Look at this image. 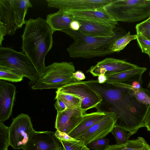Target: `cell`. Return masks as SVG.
Instances as JSON below:
<instances>
[{
	"label": "cell",
	"instance_id": "obj_1",
	"mask_svg": "<svg viewBox=\"0 0 150 150\" xmlns=\"http://www.w3.org/2000/svg\"><path fill=\"white\" fill-rule=\"evenodd\" d=\"M85 82L102 98L101 101L96 107L97 112L115 113L118 117L117 126H127L139 117L143 105L134 96L131 85L107 82L100 84L94 80Z\"/></svg>",
	"mask_w": 150,
	"mask_h": 150
},
{
	"label": "cell",
	"instance_id": "obj_2",
	"mask_svg": "<svg viewBox=\"0 0 150 150\" xmlns=\"http://www.w3.org/2000/svg\"><path fill=\"white\" fill-rule=\"evenodd\" d=\"M21 36L22 51L35 68L40 78L46 68L45 57L53 43L52 30L46 20L40 18L26 21Z\"/></svg>",
	"mask_w": 150,
	"mask_h": 150
},
{
	"label": "cell",
	"instance_id": "obj_3",
	"mask_svg": "<svg viewBox=\"0 0 150 150\" xmlns=\"http://www.w3.org/2000/svg\"><path fill=\"white\" fill-rule=\"evenodd\" d=\"M74 40L67 48L69 57L73 58L88 59L104 57L114 52L110 49V44L127 33L117 27L116 35L112 37H96L86 35L79 31L68 29L62 30Z\"/></svg>",
	"mask_w": 150,
	"mask_h": 150
},
{
	"label": "cell",
	"instance_id": "obj_4",
	"mask_svg": "<svg viewBox=\"0 0 150 150\" xmlns=\"http://www.w3.org/2000/svg\"><path fill=\"white\" fill-rule=\"evenodd\" d=\"M105 8L117 22H137L150 16V0H114Z\"/></svg>",
	"mask_w": 150,
	"mask_h": 150
},
{
	"label": "cell",
	"instance_id": "obj_5",
	"mask_svg": "<svg viewBox=\"0 0 150 150\" xmlns=\"http://www.w3.org/2000/svg\"><path fill=\"white\" fill-rule=\"evenodd\" d=\"M75 72L73 63L55 62L46 67L42 76L31 88L34 90L58 89L66 85L78 82L73 76Z\"/></svg>",
	"mask_w": 150,
	"mask_h": 150
},
{
	"label": "cell",
	"instance_id": "obj_6",
	"mask_svg": "<svg viewBox=\"0 0 150 150\" xmlns=\"http://www.w3.org/2000/svg\"><path fill=\"white\" fill-rule=\"evenodd\" d=\"M0 66L11 70L30 80L29 85H35L40 79L35 68L23 52L11 47H0Z\"/></svg>",
	"mask_w": 150,
	"mask_h": 150
},
{
	"label": "cell",
	"instance_id": "obj_7",
	"mask_svg": "<svg viewBox=\"0 0 150 150\" xmlns=\"http://www.w3.org/2000/svg\"><path fill=\"white\" fill-rule=\"evenodd\" d=\"M8 128L9 145L15 149H24L35 130L30 117L23 113L13 119Z\"/></svg>",
	"mask_w": 150,
	"mask_h": 150
},
{
	"label": "cell",
	"instance_id": "obj_8",
	"mask_svg": "<svg viewBox=\"0 0 150 150\" xmlns=\"http://www.w3.org/2000/svg\"><path fill=\"white\" fill-rule=\"evenodd\" d=\"M57 91L76 96L82 100L81 108L84 114L87 110L95 108L102 100L100 94L90 87L85 81H79L57 89Z\"/></svg>",
	"mask_w": 150,
	"mask_h": 150
},
{
	"label": "cell",
	"instance_id": "obj_9",
	"mask_svg": "<svg viewBox=\"0 0 150 150\" xmlns=\"http://www.w3.org/2000/svg\"><path fill=\"white\" fill-rule=\"evenodd\" d=\"M117 120L118 117L115 113L108 112L105 117L76 139L83 141L87 145L94 140L104 138L111 133Z\"/></svg>",
	"mask_w": 150,
	"mask_h": 150
},
{
	"label": "cell",
	"instance_id": "obj_10",
	"mask_svg": "<svg viewBox=\"0 0 150 150\" xmlns=\"http://www.w3.org/2000/svg\"><path fill=\"white\" fill-rule=\"evenodd\" d=\"M55 133L34 130L23 150H62V144Z\"/></svg>",
	"mask_w": 150,
	"mask_h": 150
},
{
	"label": "cell",
	"instance_id": "obj_11",
	"mask_svg": "<svg viewBox=\"0 0 150 150\" xmlns=\"http://www.w3.org/2000/svg\"><path fill=\"white\" fill-rule=\"evenodd\" d=\"M139 67L124 60L112 57L106 58L91 66L87 71L94 76L104 74L106 76L132 69Z\"/></svg>",
	"mask_w": 150,
	"mask_h": 150
},
{
	"label": "cell",
	"instance_id": "obj_12",
	"mask_svg": "<svg viewBox=\"0 0 150 150\" xmlns=\"http://www.w3.org/2000/svg\"><path fill=\"white\" fill-rule=\"evenodd\" d=\"M83 115V110L77 107L68 108L57 112L55 127L56 130L68 134L80 122Z\"/></svg>",
	"mask_w": 150,
	"mask_h": 150
},
{
	"label": "cell",
	"instance_id": "obj_13",
	"mask_svg": "<svg viewBox=\"0 0 150 150\" xmlns=\"http://www.w3.org/2000/svg\"><path fill=\"white\" fill-rule=\"evenodd\" d=\"M114 0H46L49 7L82 10L103 7Z\"/></svg>",
	"mask_w": 150,
	"mask_h": 150
},
{
	"label": "cell",
	"instance_id": "obj_14",
	"mask_svg": "<svg viewBox=\"0 0 150 150\" xmlns=\"http://www.w3.org/2000/svg\"><path fill=\"white\" fill-rule=\"evenodd\" d=\"M16 93L14 85L0 80V122L8 120L12 115Z\"/></svg>",
	"mask_w": 150,
	"mask_h": 150
},
{
	"label": "cell",
	"instance_id": "obj_15",
	"mask_svg": "<svg viewBox=\"0 0 150 150\" xmlns=\"http://www.w3.org/2000/svg\"><path fill=\"white\" fill-rule=\"evenodd\" d=\"M64 10L74 19L100 22L115 28L118 25V22L113 19L107 12L105 7L82 10Z\"/></svg>",
	"mask_w": 150,
	"mask_h": 150
},
{
	"label": "cell",
	"instance_id": "obj_16",
	"mask_svg": "<svg viewBox=\"0 0 150 150\" xmlns=\"http://www.w3.org/2000/svg\"><path fill=\"white\" fill-rule=\"evenodd\" d=\"M80 23L78 30L86 35L102 37H112L116 35V29L108 24L97 22L75 19Z\"/></svg>",
	"mask_w": 150,
	"mask_h": 150
},
{
	"label": "cell",
	"instance_id": "obj_17",
	"mask_svg": "<svg viewBox=\"0 0 150 150\" xmlns=\"http://www.w3.org/2000/svg\"><path fill=\"white\" fill-rule=\"evenodd\" d=\"M147 70L145 67H138L118 73L107 76L108 83H123L131 85L134 82L142 84V77Z\"/></svg>",
	"mask_w": 150,
	"mask_h": 150
},
{
	"label": "cell",
	"instance_id": "obj_18",
	"mask_svg": "<svg viewBox=\"0 0 150 150\" xmlns=\"http://www.w3.org/2000/svg\"><path fill=\"white\" fill-rule=\"evenodd\" d=\"M0 22L6 27L7 35L15 33L17 29L12 0H0Z\"/></svg>",
	"mask_w": 150,
	"mask_h": 150
},
{
	"label": "cell",
	"instance_id": "obj_19",
	"mask_svg": "<svg viewBox=\"0 0 150 150\" xmlns=\"http://www.w3.org/2000/svg\"><path fill=\"white\" fill-rule=\"evenodd\" d=\"M73 17L64 9H59L57 12L47 15L46 21L52 33L70 28V24L74 20Z\"/></svg>",
	"mask_w": 150,
	"mask_h": 150
},
{
	"label": "cell",
	"instance_id": "obj_20",
	"mask_svg": "<svg viewBox=\"0 0 150 150\" xmlns=\"http://www.w3.org/2000/svg\"><path fill=\"white\" fill-rule=\"evenodd\" d=\"M108 113L98 112L84 114L80 122L68 134L76 139L108 114Z\"/></svg>",
	"mask_w": 150,
	"mask_h": 150
},
{
	"label": "cell",
	"instance_id": "obj_21",
	"mask_svg": "<svg viewBox=\"0 0 150 150\" xmlns=\"http://www.w3.org/2000/svg\"><path fill=\"white\" fill-rule=\"evenodd\" d=\"M17 29L21 28L26 21L25 17L29 8L33 7L29 0H12Z\"/></svg>",
	"mask_w": 150,
	"mask_h": 150
},
{
	"label": "cell",
	"instance_id": "obj_22",
	"mask_svg": "<svg viewBox=\"0 0 150 150\" xmlns=\"http://www.w3.org/2000/svg\"><path fill=\"white\" fill-rule=\"evenodd\" d=\"M104 150H150V146L143 137H139L124 144L108 145Z\"/></svg>",
	"mask_w": 150,
	"mask_h": 150
},
{
	"label": "cell",
	"instance_id": "obj_23",
	"mask_svg": "<svg viewBox=\"0 0 150 150\" xmlns=\"http://www.w3.org/2000/svg\"><path fill=\"white\" fill-rule=\"evenodd\" d=\"M137 34L132 35L130 32L116 39L111 43L110 49L114 53L123 50L132 40L137 39Z\"/></svg>",
	"mask_w": 150,
	"mask_h": 150
},
{
	"label": "cell",
	"instance_id": "obj_24",
	"mask_svg": "<svg viewBox=\"0 0 150 150\" xmlns=\"http://www.w3.org/2000/svg\"><path fill=\"white\" fill-rule=\"evenodd\" d=\"M56 93L55 100L58 99L61 100L66 105L67 108L74 107H81L82 100L78 96L57 91Z\"/></svg>",
	"mask_w": 150,
	"mask_h": 150
},
{
	"label": "cell",
	"instance_id": "obj_25",
	"mask_svg": "<svg viewBox=\"0 0 150 150\" xmlns=\"http://www.w3.org/2000/svg\"><path fill=\"white\" fill-rule=\"evenodd\" d=\"M23 76L8 68L0 66V79L12 82L21 81Z\"/></svg>",
	"mask_w": 150,
	"mask_h": 150
},
{
	"label": "cell",
	"instance_id": "obj_26",
	"mask_svg": "<svg viewBox=\"0 0 150 150\" xmlns=\"http://www.w3.org/2000/svg\"><path fill=\"white\" fill-rule=\"evenodd\" d=\"M62 147V150H90L83 141L68 142L59 140Z\"/></svg>",
	"mask_w": 150,
	"mask_h": 150
},
{
	"label": "cell",
	"instance_id": "obj_27",
	"mask_svg": "<svg viewBox=\"0 0 150 150\" xmlns=\"http://www.w3.org/2000/svg\"><path fill=\"white\" fill-rule=\"evenodd\" d=\"M9 146L8 127L0 122V150H7Z\"/></svg>",
	"mask_w": 150,
	"mask_h": 150
},
{
	"label": "cell",
	"instance_id": "obj_28",
	"mask_svg": "<svg viewBox=\"0 0 150 150\" xmlns=\"http://www.w3.org/2000/svg\"><path fill=\"white\" fill-rule=\"evenodd\" d=\"M114 137L117 145L125 144L129 138L127 131L117 127L115 126L111 132Z\"/></svg>",
	"mask_w": 150,
	"mask_h": 150
},
{
	"label": "cell",
	"instance_id": "obj_29",
	"mask_svg": "<svg viewBox=\"0 0 150 150\" xmlns=\"http://www.w3.org/2000/svg\"><path fill=\"white\" fill-rule=\"evenodd\" d=\"M133 91V94L138 101L146 105H150V91L142 87Z\"/></svg>",
	"mask_w": 150,
	"mask_h": 150
},
{
	"label": "cell",
	"instance_id": "obj_30",
	"mask_svg": "<svg viewBox=\"0 0 150 150\" xmlns=\"http://www.w3.org/2000/svg\"><path fill=\"white\" fill-rule=\"evenodd\" d=\"M110 140L106 138H102L94 140L88 144L87 146L90 149L104 150L109 145Z\"/></svg>",
	"mask_w": 150,
	"mask_h": 150
},
{
	"label": "cell",
	"instance_id": "obj_31",
	"mask_svg": "<svg viewBox=\"0 0 150 150\" xmlns=\"http://www.w3.org/2000/svg\"><path fill=\"white\" fill-rule=\"evenodd\" d=\"M137 40L142 52L148 54L150 52V41L142 33H137Z\"/></svg>",
	"mask_w": 150,
	"mask_h": 150
},
{
	"label": "cell",
	"instance_id": "obj_32",
	"mask_svg": "<svg viewBox=\"0 0 150 150\" xmlns=\"http://www.w3.org/2000/svg\"><path fill=\"white\" fill-rule=\"evenodd\" d=\"M137 33H142L146 31H150V21H144L136 26Z\"/></svg>",
	"mask_w": 150,
	"mask_h": 150
},
{
	"label": "cell",
	"instance_id": "obj_33",
	"mask_svg": "<svg viewBox=\"0 0 150 150\" xmlns=\"http://www.w3.org/2000/svg\"><path fill=\"white\" fill-rule=\"evenodd\" d=\"M55 135L59 140H61L68 142H77L79 140L76 139L69 136L67 133L56 130L55 132Z\"/></svg>",
	"mask_w": 150,
	"mask_h": 150
},
{
	"label": "cell",
	"instance_id": "obj_34",
	"mask_svg": "<svg viewBox=\"0 0 150 150\" xmlns=\"http://www.w3.org/2000/svg\"><path fill=\"white\" fill-rule=\"evenodd\" d=\"M7 35V30L5 26L0 22V45L2 46V41L4 40V37Z\"/></svg>",
	"mask_w": 150,
	"mask_h": 150
},
{
	"label": "cell",
	"instance_id": "obj_35",
	"mask_svg": "<svg viewBox=\"0 0 150 150\" xmlns=\"http://www.w3.org/2000/svg\"><path fill=\"white\" fill-rule=\"evenodd\" d=\"M144 123L147 130L150 131V105H148L145 118Z\"/></svg>",
	"mask_w": 150,
	"mask_h": 150
},
{
	"label": "cell",
	"instance_id": "obj_36",
	"mask_svg": "<svg viewBox=\"0 0 150 150\" xmlns=\"http://www.w3.org/2000/svg\"><path fill=\"white\" fill-rule=\"evenodd\" d=\"M80 26V23L76 20L74 19L70 24V29L75 31H78Z\"/></svg>",
	"mask_w": 150,
	"mask_h": 150
},
{
	"label": "cell",
	"instance_id": "obj_37",
	"mask_svg": "<svg viewBox=\"0 0 150 150\" xmlns=\"http://www.w3.org/2000/svg\"><path fill=\"white\" fill-rule=\"evenodd\" d=\"M73 76L76 79L79 81L83 80L86 78L84 74L80 71H75L73 74Z\"/></svg>",
	"mask_w": 150,
	"mask_h": 150
},
{
	"label": "cell",
	"instance_id": "obj_38",
	"mask_svg": "<svg viewBox=\"0 0 150 150\" xmlns=\"http://www.w3.org/2000/svg\"><path fill=\"white\" fill-rule=\"evenodd\" d=\"M98 81L100 84L106 82L107 80L106 76L104 74H100L98 77Z\"/></svg>",
	"mask_w": 150,
	"mask_h": 150
},
{
	"label": "cell",
	"instance_id": "obj_39",
	"mask_svg": "<svg viewBox=\"0 0 150 150\" xmlns=\"http://www.w3.org/2000/svg\"><path fill=\"white\" fill-rule=\"evenodd\" d=\"M142 84L138 81L134 82L131 85L132 89L133 91L140 89L142 88Z\"/></svg>",
	"mask_w": 150,
	"mask_h": 150
},
{
	"label": "cell",
	"instance_id": "obj_40",
	"mask_svg": "<svg viewBox=\"0 0 150 150\" xmlns=\"http://www.w3.org/2000/svg\"><path fill=\"white\" fill-rule=\"evenodd\" d=\"M150 41V31H146L142 33Z\"/></svg>",
	"mask_w": 150,
	"mask_h": 150
},
{
	"label": "cell",
	"instance_id": "obj_41",
	"mask_svg": "<svg viewBox=\"0 0 150 150\" xmlns=\"http://www.w3.org/2000/svg\"><path fill=\"white\" fill-rule=\"evenodd\" d=\"M147 88L149 89H150V81L149 82Z\"/></svg>",
	"mask_w": 150,
	"mask_h": 150
},
{
	"label": "cell",
	"instance_id": "obj_42",
	"mask_svg": "<svg viewBox=\"0 0 150 150\" xmlns=\"http://www.w3.org/2000/svg\"><path fill=\"white\" fill-rule=\"evenodd\" d=\"M145 21H150V16Z\"/></svg>",
	"mask_w": 150,
	"mask_h": 150
},
{
	"label": "cell",
	"instance_id": "obj_43",
	"mask_svg": "<svg viewBox=\"0 0 150 150\" xmlns=\"http://www.w3.org/2000/svg\"><path fill=\"white\" fill-rule=\"evenodd\" d=\"M148 55L149 56L150 59V52L149 53V54Z\"/></svg>",
	"mask_w": 150,
	"mask_h": 150
},
{
	"label": "cell",
	"instance_id": "obj_44",
	"mask_svg": "<svg viewBox=\"0 0 150 150\" xmlns=\"http://www.w3.org/2000/svg\"></svg>",
	"mask_w": 150,
	"mask_h": 150
},
{
	"label": "cell",
	"instance_id": "obj_45",
	"mask_svg": "<svg viewBox=\"0 0 150 150\" xmlns=\"http://www.w3.org/2000/svg\"><path fill=\"white\" fill-rule=\"evenodd\" d=\"M7 150H8V149Z\"/></svg>",
	"mask_w": 150,
	"mask_h": 150
}]
</instances>
